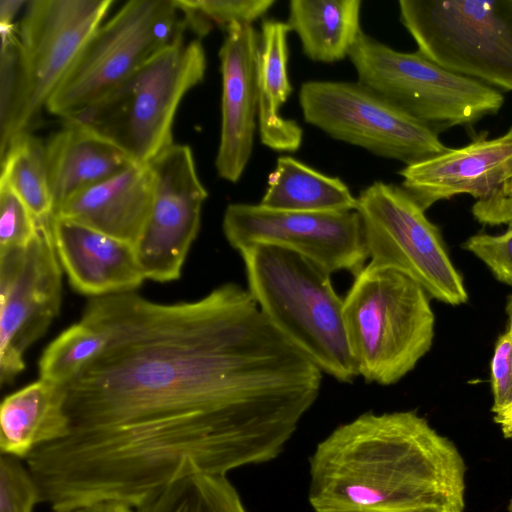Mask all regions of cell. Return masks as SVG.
Wrapping results in <instances>:
<instances>
[{
    "instance_id": "6da1fadb",
    "label": "cell",
    "mask_w": 512,
    "mask_h": 512,
    "mask_svg": "<svg viewBox=\"0 0 512 512\" xmlns=\"http://www.w3.org/2000/svg\"><path fill=\"white\" fill-rule=\"evenodd\" d=\"M81 321L105 346L63 386L65 436L26 459L54 509H134L189 473L270 461L321 389L323 372L236 283L173 304L90 298Z\"/></svg>"
},
{
    "instance_id": "7a4b0ae2",
    "label": "cell",
    "mask_w": 512,
    "mask_h": 512,
    "mask_svg": "<svg viewBox=\"0 0 512 512\" xmlns=\"http://www.w3.org/2000/svg\"><path fill=\"white\" fill-rule=\"evenodd\" d=\"M315 512H464L466 464L414 411L364 413L309 459Z\"/></svg>"
},
{
    "instance_id": "3957f363",
    "label": "cell",
    "mask_w": 512,
    "mask_h": 512,
    "mask_svg": "<svg viewBox=\"0 0 512 512\" xmlns=\"http://www.w3.org/2000/svg\"><path fill=\"white\" fill-rule=\"evenodd\" d=\"M248 291L262 314L322 372L340 382L358 376L331 273L287 249L241 250Z\"/></svg>"
},
{
    "instance_id": "277c9868",
    "label": "cell",
    "mask_w": 512,
    "mask_h": 512,
    "mask_svg": "<svg viewBox=\"0 0 512 512\" xmlns=\"http://www.w3.org/2000/svg\"><path fill=\"white\" fill-rule=\"evenodd\" d=\"M200 39L162 50L70 119L147 165L173 142V122L184 96L205 76Z\"/></svg>"
},
{
    "instance_id": "5b68a950",
    "label": "cell",
    "mask_w": 512,
    "mask_h": 512,
    "mask_svg": "<svg viewBox=\"0 0 512 512\" xmlns=\"http://www.w3.org/2000/svg\"><path fill=\"white\" fill-rule=\"evenodd\" d=\"M343 316L358 376L370 383L398 382L433 343L429 295L393 270L365 265L343 298Z\"/></svg>"
},
{
    "instance_id": "8992f818",
    "label": "cell",
    "mask_w": 512,
    "mask_h": 512,
    "mask_svg": "<svg viewBox=\"0 0 512 512\" xmlns=\"http://www.w3.org/2000/svg\"><path fill=\"white\" fill-rule=\"evenodd\" d=\"M360 83L436 132L497 114L500 90L451 72L418 51L400 52L362 32L350 51Z\"/></svg>"
},
{
    "instance_id": "52a82bcc",
    "label": "cell",
    "mask_w": 512,
    "mask_h": 512,
    "mask_svg": "<svg viewBox=\"0 0 512 512\" xmlns=\"http://www.w3.org/2000/svg\"><path fill=\"white\" fill-rule=\"evenodd\" d=\"M402 25L439 66L512 91V0H400Z\"/></svg>"
},
{
    "instance_id": "ba28073f",
    "label": "cell",
    "mask_w": 512,
    "mask_h": 512,
    "mask_svg": "<svg viewBox=\"0 0 512 512\" xmlns=\"http://www.w3.org/2000/svg\"><path fill=\"white\" fill-rule=\"evenodd\" d=\"M176 0H130L90 37L46 109L62 120L85 109L162 50L185 39Z\"/></svg>"
},
{
    "instance_id": "9c48e42d",
    "label": "cell",
    "mask_w": 512,
    "mask_h": 512,
    "mask_svg": "<svg viewBox=\"0 0 512 512\" xmlns=\"http://www.w3.org/2000/svg\"><path fill=\"white\" fill-rule=\"evenodd\" d=\"M357 201L370 259L367 266L404 274L443 303L467 302L463 277L439 228L402 186L375 181Z\"/></svg>"
},
{
    "instance_id": "30bf717a",
    "label": "cell",
    "mask_w": 512,
    "mask_h": 512,
    "mask_svg": "<svg viewBox=\"0 0 512 512\" xmlns=\"http://www.w3.org/2000/svg\"><path fill=\"white\" fill-rule=\"evenodd\" d=\"M306 123L377 156L422 162L445 152L439 133L360 83L307 81L298 94Z\"/></svg>"
},
{
    "instance_id": "8fae6325",
    "label": "cell",
    "mask_w": 512,
    "mask_h": 512,
    "mask_svg": "<svg viewBox=\"0 0 512 512\" xmlns=\"http://www.w3.org/2000/svg\"><path fill=\"white\" fill-rule=\"evenodd\" d=\"M62 266L53 228L39 227L26 246L0 250V383L11 384L25 369L27 349L58 316Z\"/></svg>"
},
{
    "instance_id": "7c38bea8",
    "label": "cell",
    "mask_w": 512,
    "mask_h": 512,
    "mask_svg": "<svg viewBox=\"0 0 512 512\" xmlns=\"http://www.w3.org/2000/svg\"><path fill=\"white\" fill-rule=\"evenodd\" d=\"M228 243L238 252L270 245L297 253L331 274L357 275L369 259L357 211L302 212L259 204L232 203L222 222Z\"/></svg>"
},
{
    "instance_id": "4fadbf2b",
    "label": "cell",
    "mask_w": 512,
    "mask_h": 512,
    "mask_svg": "<svg viewBox=\"0 0 512 512\" xmlns=\"http://www.w3.org/2000/svg\"><path fill=\"white\" fill-rule=\"evenodd\" d=\"M112 5L113 0L26 2L16 25L24 87L22 133L30 132Z\"/></svg>"
},
{
    "instance_id": "5bb4252c",
    "label": "cell",
    "mask_w": 512,
    "mask_h": 512,
    "mask_svg": "<svg viewBox=\"0 0 512 512\" xmlns=\"http://www.w3.org/2000/svg\"><path fill=\"white\" fill-rule=\"evenodd\" d=\"M402 187L423 209L467 194L483 225L512 224V126L502 135L478 137L399 171Z\"/></svg>"
},
{
    "instance_id": "9a60e30c",
    "label": "cell",
    "mask_w": 512,
    "mask_h": 512,
    "mask_svg": "<svg viewBox=\"0 0 512 512\" xmlns=\"http://www.w3.org/2000/svg\"><path fill=\"white\" fill-rule=\"evenodd\" d=\"M148 165L153 175V200L135 251L146 279L169 282L181 275L200 230L208 192L188 145L174 143Z\"/></svg>"
},
{
    "instance_id": "2e32d148",
    "label": "cell",
    "mask_w": 512,
    "mask_h": 512,
    "mask_svg": "<svg viewBox=\"0 0 512 512\" xmlns=\"http://www.w3.org/2000/svg\"><path fill=\"white\" fill-rule=\"evenodd\" d=\"M219 49L222 78L221 129L215 168L228 182L239 181L253 151L258 95L256 57L260 33L252 25L225 29Z\"/></svg>"
},
{
    "instance_id": "e0dca14e",
    "label": "cell",
    "mask_w": 512,
    "mask_h": 512,
    "mask_svg": "<svg viewBox=\"0 0 512 512\" xmlns=\"http://www.w3.org/2000/svg\"><path fill=\"white\" fill-rule=\"evenodd\" d=\"M53 234L62 269L81 294L95 298L131 292L146 280L129 243L58 217Z\"/></svg>"
},
{
    "instance_id": "ac0fdd59",
    "label": "cell",
    "mask_w": 512,
    "mask_h": 512,
    "mask_svg": "<svg viewBox=\"0 0 512 512\" xmlns=\"http://www.w3.org/2000/svg\"><path fill=\"white\" fill-rule=\"evenodd\" d=\"M152 200L153 175L149 165L133 164L67 199L55 217L135 247L149 218Z\"/></svg>"
},
{
    "instance_id": "d6986e66",
    "label": "cell",
    "mask_w": 512,
    "mask_h": 512,
    "mask_svg": "<svg viewBox=\"0 0 512 512\" xmlns=\"http://www.w3.org/2000/svg\"><path fill=\"white\" fill-rule=\"evenodd\" d=\"M44 145L55 213L73 195L134 164L116 145L70 119Z\"/></svg>"
},
{
    "instance_id": "ffe728a7",
    "label": "cell",
    "mask_w": 512,
    "mask_h": 512,
    "mask_svg": "<svg viewBox=\"0 0 512 512\" xmlns=\"http://www.w3.org/2000/svg\"><path fill=\"white\" fill-rule=\"evenodd\" d=\"M290 31L287 22L264 20L256 57L260 139L263 145L279 152L297 151L303 139L299 124L280 114L293 90L288 75L287 38Z\"/></svg>"
},
{
    "instance_id": "44dd1931",
    "label": "cell",
    "mask_w": 512,
    "mask_h": 512,
    "mask_svg": "<svg viewBox=\"0 0 512 512\" xmlns=\"http://www.w3.org/2000/svg\"><path fill=\"white\" fill-rule=\"evenodd\" d=\"M64 387L39 379L6 396L0 408L1 454L27 459L67 432Z\"/></svg>"
},
{
    "instance_id": "7402d4cb",
    "label": "cell",
    "mask_w": 512,
    "mask_h": 512,
    "mask_svg": "<svg viewBox=\"0 0 512 512\" xmlns=\"http://www.w3.org/2000/svg\"><path fill=\"white\" fill-rule=\"evenodd\" d=\"M360 0H291L287 24L306 57L334 63L349 56L362 33Z\"/></svg>"
},
{
    "instance_id": "603a6c76",
    "label": "cell",
    "mask_w": 512,
    "mask_h": 512,
    "mask_svg": "<svg viewBox=\"0 0 512 512\" xmlns=\"http://www.w3.org/2000/svg\"><path fill=\"white\" fill-rule=\"evenodd\" d=\"M261 205L302 212L357 210V197L339 177L323 174L294 157H278Z\"/></svg>"
},
{
    "instance_id": "cb8c5ba5",
    "label": "cell",
    "mask_w": 512,
    "mask_h": 512,
    "mask_svg": "<svg viewBox=\"0 0 512 512\" xmlns=\"http://www.w3.org/2000/svg\"><path fill=\"white\" fill-rule=\"evenodd\" d=\"M0 185L10 188L29 208L38 226L52 227L55 207L45 159V145L30 132L11 141L0 154Z\"/></svg>"
},
{
    "instance_id": "d4e9b609",
    "label": "cell",
    "mask_w": 512,
    "mask_h": 512,
    "mask_svg": "<svg viewBox=\"0 0 512 512\" xmlns=\"http://www.w3.org/2000/svg\"><path fill=\"white\" fill-rule=\"evenodd\" d=\"M134 512H246L226 476L189 473L149 494Z\"/></svg>"
},
{
    "instance_id": "484cf974",
    "label": "cell",
    "mask_w": 512,
    "mask_h": 512,
    "mask_svg": "<svg viewBox=\"0 0 512 512\" xmlns=\"http://www.w3.org/2000/svg\"><path fill=\"white\" fill-rule=\"evenodd\" d=\"M104 334L82 322L64 330L44 350L39 360L40 379L64 386L103 350Z\"/></svg>"
},
{
    "instance_id": "4316f807",
    "label": "cell",
    "mask_w": 512,
    "mask_h": 512,
    "mask_svg": "<svg viewBox=\"0 0 512 512\" xmlns=\"http://www.w3.org/2000/svg\"><path fill=\"white\" fill-rule=\"evenodd\" d=\"M0 154L21 132L23 75L16 25L0 26Z\"/></svg>"
},
{
    "instance_id": "83f0119b",
    "label": "cell",
    "mask_w": 512,
    "mask_h": 512,
    "mask_svg": "<svg viewBox=\"0 0 512 512\" xmlns=\"http://www.w3.org/2000/svg\"><path fill=\"white\" fill-rule=\"evenodd\" d=\"M42 502L39 485L21 459L0 456V512H33Z\"/></svg>"
},
{
    "instance_id": "f1b7e54d",
    "label": "cell",
    "mask_w": 512,
    "mask_h": 512,
    "mask_svg": "<svg viewBox=\"0 0 512 512\" xmlns=\"http://www.w3.org/2000/svg\"><path fill=\"white\" fill-rule=\"evenodd\" d=\"M201 22L212 30L217 25L224 30L231 25H252L275 4L274 0H182Z\"/></svg>"
},
{
    "instance_id": "f546056e",
    "label": "cell",
    "mask_w": 512,
    "mask_h": 512,
    "mask_svg": "<svg viewBox=\"0 0 512 512\" xmlns=\"http://www.w3.org/2000/svg\"><path fill=\"white\" fill-rule=\"evenodd\" d=\"M38 231L29 208L10 188L0 185V250L24 247Z\"/></svg>"
},
{
    "instance_id": "4dcf8cb0",
    "label": "cell",
    "mask_w": 512,
    "mask_h": 512,
    "mask_svg": "<svg viewBox=\"0 0 512 512\" xmlns=\"http://www.w3.org/2000/svg\"><path fill=\"white\" fill-rule=\"evenodd\" d=\"M462 247L480 259L497 280L512 287V224L500 234H474Z\"/></svg>"
},
{
    "instance_id": "1f68e13d",
    "label": "cell",
    "mask_w": 512,
    "mask_h": 512,
    "mask_svg": "<svg viewBox=\"0 0 512 512\" xmlns=\"http://www.w3.org/2000/svg\"><path fill=\"white\" fill-rule=\"evenodd\" d=\"M490 367L495 414L512 405V322L496 341Z\"/></svg>"
},
{
    "instance_id": "d6a6232c",
    "label": "cell",
    "mask_w": 512,
    "mask_h": 512,
    "mask_svg": "<svg viewBox=\"0 0 512 512\" xmlns=\"http://www.w3.org/2000/svg\"><path fill=\"white\" fill-rule=\"evenodd\" d=\"M52 512H134V510L116 502H98L56 509Z\"/></svg>"
},
{
    "instance_id": "836d02e7",
    "label": "cell",
    "mask_w": 512,
    "mask_h": 512,
    "mask_svg": "<svg viewBox=\"0 0 512 512\" xmlns=\"http://www.w3.org/2000/svg\"><path fill=\"white\" fill-rule=\"evenodd\" d=\"M25 5L23 0H0V26L15 25V16Z\"/></svg>"
},
{
    "instance_id": "e575fe53",
    "label": "cell",
    "mask_w": 512,
    "mask_h": 512,
    "mask_svg": "<svg viewBox=\"0 0 512 512\" xmlns=\"http://www.w3.org/2000/svg\"><path fill=\"white\" fill-rule=\"evenodd\" d=\"M494 421L500 426L504 437L512 439V405L495 413Z\"/></svg>"
},
{
    "instance_id": "d590c367",
    "label": "cell",
    "mask_w": 512,
    "mask_h": 512,
    "mask_svg": "<svg viewBox=\"0 0 512 512\" xmlns=\"http://www.w3.org/2000/svg\"><path fill=\"white\" fill-rule=\"evenodd\" d=\"M505 312H506V315L508 316V321L512 322V293L507 298Z\"/></svg>"
},
{
    "instance_id": "8d00e7d4",
    "label": "cell",
    "mask_w": 512,
    "mask_h": 512,
    "mask_svg": "<svg viewBox=\"0 0 512 512\" xmlns=\"http://www.w3.org/2000/svg\"><path fill=\"white\" fill-rule=\"evenodd\" d=\"M508 512H512V498L510 499L509 501V504H508Z\"/></svg>"
}]
</instances>
